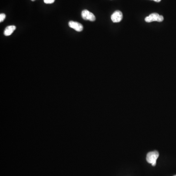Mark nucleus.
Listing matches in <instances>:
<instances>
[{
  "instance_id": "7",
  "label": "nucleus",
  "mask_w": 176,
  "mask_h": 176,
  "mask_svg": "<svg viewBox=\"0 0 176 176\" xmlns=\"http://www.w3.org/2000/svg\"><path fill=\"white\" fill-rule=\"evenodd\" d=\"M6 14H4V13H1V14H0V22H3L4 20L6 18Z\"/></svg>"
},
{
  "instance_id": "5",
  "label": "nucleus",
  "mask_w": 176,
  "mask_h": 176,
  "mask_svg": "<svg viewBox=\"0 0 176 176\" xmlns=\"http://www.w3.org/2000/svg\"><path fill=\"white\" fill-rule=\"evenodd\" d=\"M69 25L70 28L72 29H74L76 30V31L78 32H80L82 31L83 30V26L80 23H78L76 22H74V21H70L69 23Z\"/></svg>"
},
{
  "instance_id": "1",
  "label": "nucleus",
  "mask_w": 176,
  "mask_h": 176,
  "mask_svg": "<svg viewBox=\"0 0 176 176\" xmlns=\"http://www.w3.org/2000/svg\"><path fill=\"white\" fill-rule=\"evenodd\" d=\"M159 157V153L157 151L149 152L146 155L147 161L149 164H151L152 166H155L156 165L157 159Z\"/></svg>"
},
{
  "instance_id": "11",
  "label": "nucleus",
  "mask_w": 176,
  "mask_h": 176,
  "mask_svg": "<svg viewBox=\"0 0 176 176\" xmlns=\"http://www.w3.org/2000/svg\"><path fill=\"white\" fill-rule=\"evenodd\" d=\"M176 176V175H175V176Z\"/></svg>"
},
{
  "instance_id": "4",
  "label": "nucleus",
  "mask_w": 176,
  "mask_h": 176,
  "mask_svg": "<svg viewBox=\"0 0 176 176\" xmlns=\"http://www.w3.org/2000/svg\"><path fill=\"white\" fill-rule=\"evenodd\" d=\"M123 18V13L120 11H117L111 15V20L113 23H118L122 20Z\"/></svg>"
},
{
  "instance_id": "2",
  "label": "nucleus",
  "mask_w": 176,
  "mask_h": 176,
  "mask_svg": "<svg viewBox=\"0 0 176 176\" xmlns=\"http://www.w3.org/2000/svg\"><path fill=\"white\" fill-rule=\"evenodd\" d=\"M164 17L162 15H160L156 13H152L145 18V22L147 23H151L154 21L161 22L164 21Z\"/></svg>"
},
{
  "instance_id": "8",
  "label": "nucleus",
  "mask_w": 176,
  "mask_h": 176,
  "mask_svg": "<svg viewBox=\"0 0 176 176\" xmlns=\"http://www.w3.org/2000/svg\"><path fill=\"white\" fill-rule=\"evenodd\" d=\"M54 1H55V0H44V2L45 4H53L54 2Z\"/></svg>"
},
{
  "instance_id": "6",
  "label": "nucleus",
  "mask_w": 176,
  "mask_h": 176,
  "mask_svg": "<svg viewBox=\"0 0 176 176\" xmlns=\"http://www.w3.org/2000/svg\"><path fill=\"white\" fill-rule=\"evenodd\" d=\"M15 30H16V26L14 25H10V26H7L4 31V35L7 36H10L13 32H14Z\"/></svg>"
},
{
  "instance_id": "9",
  "label": "nucleus",
  "mask_w": 176,
  "mask_h": 176,
  "mask_svg": "<svg viewBox=\"0 0 176 176\" xmlns=\"http://www.w3.org/2000/svg\"><path fill=\"white\" fill-rule=\"evenodd\" d=\"M155 2H160L161 1V0H153Z\"/></svg>"
},
{
  "instance_id": "3",
  "label": "nucleus",
  "mask_w": 176,
  "mask_h": 176,
  "mask_svg": "<svg viewBox=\"0 0 176 176\" xmlns=\"http://www.w3.org/2000/svg\"><path fill=\"white\" fill-rule=\"evenodd\" d=\"M81 16L84 20H89L90 21H95V17L93 13L90 12L88 10H84L81 13Z\"/></svg>"
},
{
  "instance_id": "10",
  "label": "nucleus",
  "mask_w": 176,
  "mask_h": 176,
  "mask_svg": "<svg viewBox=\"0 0 176 176\" xmlns=\"http://www.w3.org/2000/svg\"><path fill=\"white\" fill-rule=\"evenodd\" d=\"M31 1H35V0H31Z\"/></svg>"
}]
</instances>
